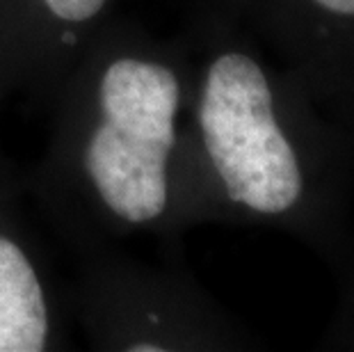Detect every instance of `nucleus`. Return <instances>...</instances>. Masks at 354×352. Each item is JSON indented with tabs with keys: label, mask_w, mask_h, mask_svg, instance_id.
<instances>
[{
	"label": "nucleus",
	"mask_w": 354,
	"mask_h": 352,
	"mask_svg": "<svg viewBox=\"0 0 354 352\" xmlns=\"http://www.w3.org/2000/svg\"><path fill=\"white\" fill-rule=\"evenodd\" d=\"M208 156L233 201L259 213H283L302 192L290 142L272 112V92L252 57L227 53L208 69L201 99Z\"/></svg>",
	"instance_id": "1"
},
{
	"label": "nucleus",
	"mask_w": 354,
	"mask_h": 352,
	"mask_svg": "<svg viewBox=\"0 0 354 352\" xmlns=\"http://www.w3.org/2000/svg\"><path fill=\"white\" fill-rule=\"evenodd\" d=\"M171 145L103 122L87 147V172L103 201L128 222L153 220L167 204Z\"/></svg>",
	"instance_id": "2"
},
{
	"label": "nucleus",
	"mask_w": 354,
	"mask_h": 352,
	"mask_svg": "<svg viewBox=\"0 0 354 352\" xmlns=\"http://www.w3.org/2000/svg\"><path fill=\"white\" fill-rule=\"evenodd\" d=\"M48 332L46 302L26 254L0 238V352H39Z\"/></svg>",
	"instance_id": "3"
},
{
	"label": "nucleus",
	"mask_w": 354,
	"mask_h": 352,
	"mask_svg": "<svg viewBox=\"0 0 354 352\" xmlns=\"http://www.w3.org/2000/svg\"><path fill=\"white\" fill-rule=\"evenodd\" d=\"M48 10L64 21H85L92 19L105 5V0H46Z\"/></svg>",
	"instance_id": "4"
},
{
	"label": "nucleus",
	"mask_w": 354,
	"mask_h": 352,
	"mask_svg": "<svg viewBox=\"0 0 354 352\" xmlns=\"http://www.w3.org/2000/svg\"><path fill=\"white\" fill-rule=\"evenodd\" d=\"M315 3L336 14H354V0H315Z\"/></svg>",
	"instance_id": "5"
},
{
	"label": "nucleus",
	"mask_w": 354,
	"mask_h": 352,
	"mask_svg": "<svg viewBox=\"0 0 354 352\" xmlns=\"http://www.w3.org/2000/svg\"><path fill=\"white\" fill-rule=\"evenodd\" d=\"M133 352H160V346H133Z\"/></svg>",
	"instance_id": "6"
}]
</instances>
